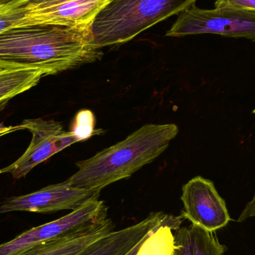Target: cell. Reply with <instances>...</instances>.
Returning <instances> with one entry per match:
<instances>
[{
  "label": "cell",
  "mask_w": 255,
  "mask_h": 255,
  "mask_svg": "<svg viewBox=\"0 0 255 255\" xmlns=\"http://www.w3.org/2000/svg\"><path fill=\"white\" fill-rule=\"evenodd\" d=\"M103 56L91 28L30 24L0 33V69H38L55 75Z\"/></svg>",
  "instance_id": "1"
},
{
  "label": "cell",
  "mask_w": 255,
  "mask_h": 255,
  "mask_svg": "<svg viewBox=\"0 0 255 255\" xmlns=\"http://www.w3.org/2000/svg\"><path fill=\"white\" fill-rule=\"evenodd\" d=\"M178 133L175 124H146L124 140L77 162V172L66 181L78 188L101 191L155 160Z\"/></svg>",
  "instance_id": "2"
},
{
  "label": "cell",
  "mask_w": 255,
  "mask_h": 255,
  "mask_svg": "<svg viewBox=\"0 0 255 255\" xmlns=\"http://www.w3.org/2000/svg\"><path fill=\"white\" fill-rule=\"evenodd\" d=\"M196 0H111L91 27L100 48L127 43L160 21L179 13Z\"/></svg>",
  "instance_id": "3"
},
{
  "label": "cell",
  "mask_w": 255,
  "mask_h": 255,
  "mask_svg": "<svg viewBox=\"0 0 255 255\" xmlns=\"http://www.w3.org/2000/svg\"><path fill=\"white\" fill-rule=\"evenodd\" d=\"M108 210L103 201L92 199L64 217L32 228L1 244L0 255H16L42 243L83 235L106 222Z\"/></svg>",
  "instance_id": "4"
},
{
  "label": "cell",
  "mask_w": 255,
  "mask_h": 255,
  "mask_svg": "<svg viewBox=\"0 0 255 255\" xmlns=\"http://www.w3.org/2000/svg\"><path fill=\"white\" fill-rule=\"evenodd\" d=\"M201 34L247 38L255 42V10L216 7L208 10L193 4L178 13L177 20L166 36Z\"/></svg>",
  "instance_id": "5"
},
{
  "label": "cell",
  "mask_w": 255,
  "mask_h": 255,
  "mask_svg": "<svg viewBox=\"0 0 255 255\" xmlns=\"http://www.w3.org/2000/svg\"><path fill=\"white\" fill-rule=\"evenodd\" d=\"M20 126L22 129L31 132V142L20 157L1 169L2 173L9 172L16 179L23 178L37 165L79 142L71 132L64 130L62 125L56 121L25 120Z\"/></svg>",
  "instance_id": "6"
},
{
  "label": "cell",
  "mask_w": 255,
  "mask_h": 255,
  "mask_svg": "<svg viewBox=\"0 0 255 255\" xmlns=\"http://www.w3.org/2000/svg\"><path fill=\"white\" fill-rule=\"evenodd\" d=\"M181 199V217L208 232H215L231 221L226 202L211 180L199 175L192 178L183 186Z\"/></svg>",
  "instance_id": "7"
},
{
  "label": "cell",
  "mask_w": 255,
  "mask_h": 255,
  "mask_svg": "<svg viewBox=\"0 0 255 255\" xmlns=\"http://www.w3.org/2000/svg\"><path fill=\"white\" fill-rule=\"evenodd\" d=\"M100 192L78 188L65 181L34 193L5 199L0 205V214L13 211L45 214L64 210L74 211L92 199H99Z\"/></svg>",
  "instance_id": "8"
},
{
  "label": "cell",
  "mask_w": 255,
  "mask_h": 255,
  "mask_svg": "<svg viewBox=\"0 0 255 255\" xmlns=\"http://www.w3.org/2000/svg\"><path fill=\"white\" fill-rule=\"evenodd\" d=\"M111 0H72L27 10L20 25L55 24L91 28L97 15Z\"/></svg>",
  "instance_id": "9"
},
{
  "label": "cell",
  "mask_w": 255,
  "mask_h": 255,
  "mask_svg": "<svg viewBox=\"0 0 255 255\" xmlns=\"http://www.w3.org/2000/svg\"><path fill=\"white\" fill-rule=\"evenodd\" d=\"M166 216L163 212L151 213L136 224L101 237L77 255H126L158 226Z\"/></svg>",
  "instance_id": "10"
},
{
  "label": "cell",
  "mask_w": 255,
  "mask_h": 255,
  "mask_svg": "<svg viewBox=\"0 0 255 255\" xmlns=\"http://www.w3.org/2000/svg\"><path fill=\"white\" fill-rule=\"evenodd\" d=\"M115 223L108 218L105 223L87 233L42 243L16 255H77L99 238L114 232Z\"/></svg>",
  "instance_id": "11"
},
{
  "label": "cell",
  "mask_w": 255,
  "mask_h": 255,
  "mask_svg": "<svg viewBox=\"0 0 255 255\" xmlns=\"http://www.w3.org/2000/svg\"><path fill=\"white\" fill-rule=\"evenodd\" d=\"M174 255H224L227 247L219 242L214 232L196 225L175 231Z\"/></svg>",
  "instance_id": "12"
},
{
  "label": "cell",
  "mask_w": 255,
  "mask_h": 255,
  "mask_svg": "<svg viewBox=\"0 0 255 255\" xmlns=\"http://www.w3.org/2000/svg\"><path fill=\"white\" fill-rule=\"evenodd\" d=\"M184 220L181 215L167 214L165 220L145 237L136 255H174L175 245L172 231L179 229Z\"/></svg>",
  "instance_id": "13"
},
{
  "label": "cell",
  "mask_w": 255,
  "mask_h": 255,
  "mask_svg": "<svg viewBox=\"0 0 255 255\" xmlns=\"http://www.w3.org/2000/svg\"><path fill=\"white\" fill-rule=\"evenodd\" d=\"M45 76L38 69H0V103L31 89Z\"/></svg>",
  "instance_id": "14"
},
{
  "label": "cell",
  "mask_w": 255,
  "mask_h": 255,
  "mask_svg": "<svg viewBox=\"0 0 255 255\" xmlns=\"http://www.w3.org/2000/svg\"><path fill=\"white\" fill-rule=\"evenodd\" d=\"M28 0H8L0 3V33L22 23Z\"/></svg>",
  "instance_id": "15"
},
{
  "label": "cell",
  "mask_w": 255,
  "mask_h": 255,
  "mask_svg": "<svg viewBox=\"0 0 255 255\" xmlns=\"http://www.w3.org/2000/svg\"><path fill=\"white\" fill-rule=\"evenodd\" d=\"M95 117L91 111H80L76 115L70 132L79 142L86 140L100 133L98 130H95Z\"/></svg>",
  "instance_id": "16"
},
{
  "label": "cell",
  "mask_w": 255,
  "mask_h": 255,
  "mask_svg": "<svg viewBox=\"0 0 255 255\" xmlns=\"http://www.w3.org/2000/svg\"><path fill=\"white\" fill-rule=\"evenodd\" d=\"M216 8H233L255 10V0H217Z\"/></svg>",
  "instance_id": "17"
},
{
  "label": "cell",
  "mask_w": 255,
  "mask_h": 255,
  "mask_svg": "<svg viewBox=\"0 0 255 255\" xmlns=\"http://www.w3.org/2000/svg\"><path fill=\"white\" fill-rule=\"evenodd\" d=\"M72 1V0H28L27 4V10H34L40 7H47L65 1Z\"/></svg>",
  "instance_id": "18"
},
{
  "label": "cell",
  "mask_w": 255,
  "mask_h": 255,
  "mask_svg": "<svg viewBox=\"0 0 255 255\" xmlns=\"http://www.w3.org/2000/svg\"><path fill=\"white\" fill-rule=\"evenodd\" d=\"M255 217V194L253 199L247 204L244 211L241 213L238 221L244 222L250 218Z\"/></svg>",
  "instance_id": "19"
},
{
  "label": "cell",
  "mask_w": 255,
  "mask_h": 255,
  "mask_svg": "<svg viewBox=\"0 0 255 255\" xmlns=\"http://www.w3.org/2000/svg\"><path fill=\"white\" fill-rule=\"evenodd\" d=\"M7 102H3V103H0V111L4 109V106H5L6 103Z\"/></svg>",
  "instance_id": "20"
},
{
  "label": "cell",
  "mask_w": 255,
  "mask_h": 255,
  "mask_svg": "<svg viewBox=\"0 0 255 255\" xmlns=\"http://www.w3.org/2000/svg\"><path fill=\"white\" fill-rule=\"evenodd\" d=\"M8 1V0H0V3L4 2V1Z\"/></svg>",
  "instance_id": "21"
},
{
  "label": "cell",
  "mask_w": 255,
  "mask_h": 255,
  "mask_svg": "<svg viewBox=\"0 0 255 255\" xmlns=\"http://www.w3.org/2000/svg\"><path fill=\"white\" fill-rule=\"evenodd\" d=\"M1 174H2V171H1V169H0V175H1Z\"/></svg>",
  "instance_id": "22"
},
{
  "label": "cell",
  "mask_w": 255,
  "mask_h": 255,
  "mask_svg": "<svg viewBox=\"0 0 255 255\" xmlns=\"http://www.w3.org/2000/svg\"><path fill=\"white\" fill-rule=\"evenodd\" d=\"M253 113L254 114V115H255V109L254 111H253Z\"/></svg>",
  "instance_id": "23"
}]
</instances>
